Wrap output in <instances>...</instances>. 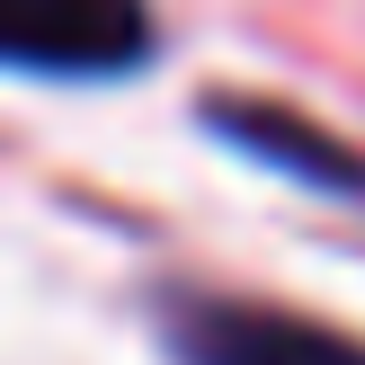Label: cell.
<instances>
[{"label": "cell", "instance_id": "obj_2", "mask_svg": "<svg viewBox=\"0 0 365 365\" xmlns=\"http://www.w3.org/2000/svg\"><path fill=\"white\" fill-rule=\"evenodd\" d=\"M170 356L178 365H365V339L330 330L312 312H285V303H250V294H178Z\"/></svg>", "mask_w": 365, "mask_h": 365}, {"label": "cell", "instance_id": "obj_1", "mask_svg": "<svg viewBox=\"0 0 365 365\" xmlns=\"http://www.w3.org/2000/svg\"><path fill=\"white\" fill-rule=\"evenodd\" d=\"M152 63V0H0V71L116 81Z\"/></svg>", "mask_w": 365, "mask_h": 365}]
</instances>
